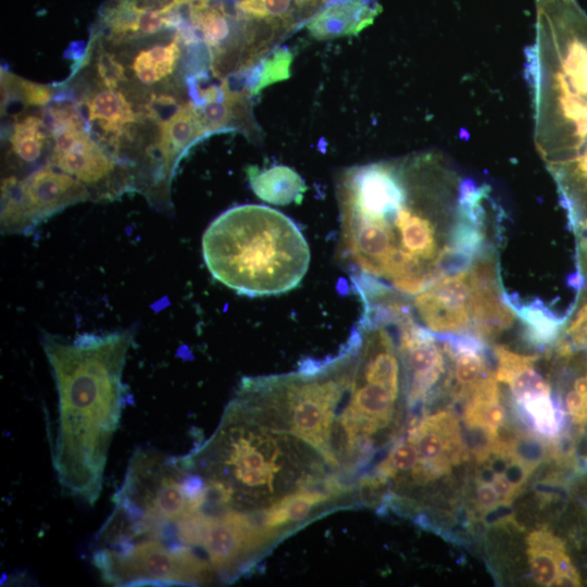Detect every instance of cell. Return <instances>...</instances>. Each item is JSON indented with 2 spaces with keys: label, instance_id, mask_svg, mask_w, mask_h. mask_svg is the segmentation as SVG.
Listing matches in <instances>:
<instances>
[{
  "label": "cell",
  "instance_id": "obj_1",
  "mask_svg": "<svg viewBox=\"0 0 587 587\" xmlns=\"http://www.w3.org/2000/svg\"><path fill=\"white\" fill-rule=\"evenodd\" d=\"M484 192L435 152L345 168L336 198L340 252L351 276L414 296L466 268L472 261L454 251L452 236Z\"/></svg>",
  "mask_w": 587,
  "mask_h": 587
},
{
  "label": "cell",
  "instance_id": "obj_2",
  "mask_svg": "<svg viewBox=\"0 0 587 587\" xmlns=\"http://www.w3.org/2000/svg\"><path fill=\"white\" fill-rule=\"evenodd\" d=\"M133 327L83 334L68 341L45 334L41 344L58 390L52 463L60 485L89 504L98 499L126 397L122 380Z\"/></svg>",
  "mask_w": 587,
  "mask_h": 587
},
{
  "label": "cell",
  "instance_id": "obj_3",
  "mask_svg": "<svg viewBox=\"0 0 587 587\" xmlns=\"http://www.w3.org/2000/svg\"><path fill=\"white\" fill-rule=\"evenodd\" d=\"M212 276L249 297L296 288L310 264V249L298 226L264 205L234 207L218 215L202 236Z\"/></svg>",
  "mask_w": 587,
  "mask_h": 587
},
{
  "label": "cell",
  "instance_id": "obj_4",
  "mask_svg": "<svg viewBox=\"0 0 587 587\" xmlns=\"http://www.w3.org/2000/svg\"><path fill=\"white\" fill-rule=\"evenodd\" d=\"M90 197L86 186L72 175L46 166L18 180L8 177L1 186V232L30 233L64 208Z\"/></svg>",
  "mask_w": 587,
  "mask_h": 587
},
{
  "label": "cell",
  "instance_id": "obj_5",
  "mask_svg": "<svg viewBox=\"0 0 587 587\" xmlns=\"http://www.w3.org/2000/svg\"><path fill=\"white\" fill-rule=\"evenodd\" d=\"M472 291L467 266L438 277L409 303L414 319L434 334H471Z\"/></svg>",
  "mask_w": 587,
  "mask_h": 587
},
{
  "label": "cell",
  "instance_id": "obj_6",
  "mask_svg": "<svg viewBox=\"0 0 587 587\" xmlns=\"http://www.w3.org/2000/svg\"><path fill=\"white\" fill-rule=\"evenodd\" d=\"M407 439L417 450V462L410 471L416 484H426L448 474L453 465L467 458L459 421L450 411L413 421Z\"/></svg>",
  "mask_w": 587,
  "mask_h": 587
},
{
  "label": "cell",
  "instance_id": "obj_7",
  "mask_svg": "<svg viewBox=\"0 0 587 587\" xmlns=\"http://www.w3.org/2000/svg\"><path fill=\"white\" fill-rule=\"evenodd\" d=\"M50 133L54 138L52 166L85 186H97L110 178L115 161L85 132L82 118L59 124Z\"/></svg>",
  "mask_w": 587,
  "mask_h": 587
},
{
  "label": "cell",
  "instance_id": "obj_8",
  "mask_svg": "<svg viewBox=\"0 0 587 587\" xmlns=\"http://www.w3.org/2000/svg\"><path fill=\"white\" fill-rule=\"evenodd\" d=\"M530 575L540 586H582V577L573 564L565 542L546 528L529 533L526 539Z\"/></svg>",
  "mask_w": 587,
  "mask_h": 587
},
{
  "label": "cell",
  "instance_id": "obj_9",
  "mask_svg": "<svg viewBox=\"0 0 587 587\" xmlns=\"http://www.w3.org/2000/svg\"><path fill=\"white\" fill-rule=\"evenodd\" d=\"M379 10L375 0H336L321 9L305 25L319 40L352 36L367 27Z\"/></svg>",
  "mask_w": 587,
  "mask_h": 587
},
{
  "label": "cell",
  "instance_id": "obj_10",
  "mask_svg": "<svg viewBox=\"0 0 587 587\" xmlns=\"http://www.w3.org/2000/svg\"><path fill=\"white\" fill-rule=\"evenodd\" d=\"M208 133L200 112L191 102L178 107L161 123L155 157L162 163L164 177L171 179L180 157Z\"/></svg>",
  "mask_w": 587,
  "mask_h": 587
},
{
  "label": "cell",
  "instance_id": "obj_11",
  "mask_svg": "<svg viewBox=\"0 0 587 587\" xmlns=\"http://www.w3.org/2000/svg\"><path fill=\"white\" fill-rule=\"evenodd\" d=\"M222 97L198 108L208 135L223 130H238L258 141L262 130L254 120L250 96L246 91L230 89L227 78L220 85Z\"/></svg>",
  "mask_w": 587,
  "mask_h": 587
},
{
  "label": "cell",
  "instance_id": "obj_12",
  "mask_svg": "<svg viewBox=\"0 0 587 587\" xmlns=\"http://www.w3.org/2000/svg\"><path fill=\"white\" fill-rule=\"evenodd\" d=\"M497 358L496 379L509 386L517 404L540 395L552 394L549 383L535 369L537 354L516 353L504 346L494 348Z\"/></svg>",
  "mask_w": 587,
  "mask_h": 587
},
{
  "label": "cell",
  "instance_id": "obj_13",
  "mask_svg": "<svg viewBox=\"0 0 587 587\" xmlns=\"http://www.w3.org/2000/svg\"><path fill=\"white\" fill-rule=\"evenodd\" d=\"M496 376L489 374L469 394L463 421L471 429L483 432L487 440L495 438L507 419Z\"/></svg>",
  "mask_w": 587,
  "mask_h": 587
},
{
  "label": "cell",
  "instance_id": "obj_14",
  "mask_svg": "<svg viewBox=\"0 0 587 587\" xmlns=\"http://www.w3.org/2000/svg\"><path fill=\"white\" fill-rule=\"evenodd\" d=\"M249 184L253 192L263 201L276 205L300 203L307 186L301 176L286 165H274L260 170L249 166Z\"/></svg>",
  "mask_w": 587,
  "mask_h": 587
},
{
  "label": "cell",
  "instance_id": "obj_15",
  "mask_svg": "<svg viewBox=\"0 0 587 587\" xmlns=\"http://www.w3.org/2000/svg\"><path fill=\"white\" fill-rule=\"evenodd\" d=\"M88 118L97 122L107 134L120 135L136 115L124 95L111 88L96 93L87 102Z\"/></svg>",
  "mask_w": 587,
  "mask_h": 587
},
{
  "label": "cell",
  "instance_id": "obj_16",
  "mask_svg": "<svg viewBox=\"0 0 587 587\" xmlns=\"http://www.w3.org/2000/svg\"><path fill=\"white\" fill-rule=\"evenodd\" d=\"M292 53L288 49H276L247 71L245 91L249 96L260 93L264 88L290 77Z\"/></svg>",
  "mask_w": 587,
  "mask_h": 587
},
{
  "label": "cell",
  "instance_id": "obj_17",
  "mask_svg": "<svg viewBox=\"0 0 587 587\" xmlns=\"http://www.w3.org/2000/svg\"><path fill=\"white\" fill-rule=\"evenodd\" d=\"M48 126L42 118L28 115L15 122L10 136L14 154L24 163L36 162L42 153Z\"/></svg>",
  "mask_w": 587,
  "mask_h": 587
},
{
  "label": "cell",
  "instance_id": "obj_18",
  "mask_svg": "<svg viewBox=\"0 0 587 587\" xmlns=\"http://www.w3.org/2000/svg\"><path fill=\"white\" fill-rule=\"evenodd\" d=\"M2 104L7 105L13 97L29 105H45L52 98L50 87L24 78L2 73L1 75Z\"/></svg>",
  "mask_w": 587,
  "mask_h": 587
},
{
  "label": "cell",
  "instance_id": "obj_19",
  "mask_svg": "<svg viewBox=\"0 0 587 587\" xmlns=\"http://www.w3.org/2000/svg\"><path fill=\"white\" fill-rule=\"evenodd\" d=\"M180 41L174 35V38L165 45H155L147 50L160 78L172 74L180 54Z\"/></svg>",
  "mask_w": 587,
  "mask_h": 587
},
{
  "label": "cell",
  "instance_id": "obj_20",
  "mask_svg": "<svg viewBox=\"0 0 587 587\" xmlns=\"http://www.w3.org/2000/svg\"><path fill=\"white\" fill-rule=\"evenodd\" d=\"M97 72L100 82L107 88L114 89L120 83L126 80L124 66L112 54L104 51L98 57Z\"/></svg>",
  "mask_w": 587,
  "mask_h": 587
},
{
  "label": "cell",
  "instance_id": "obj_21",
  "mask_svg": "<svg viewBox=\"0 0 587 587\" xmlns=\"http://www.w3.org/2000/svg\"><path fill=\"white\" fill-rule=\"evenodd\" d=\"M476 505L480 512L485 513L495 510L498 505H503L490 482L477 478Z\"/></svg>",
  "mask_w": 587,
  "mask_h": 587
},
{
  "label": "cell",
  "instance_id": "obj_22",
  "mask_svg": "<svg viewBox=\"0 0 587 587\" xmlns=\"http://www.w3.org/2000/svg\"><path fill=\"white\" fill-rule=\"evenodd\" d=\"M132 67L137 79L142 84L151 85L161 79L147 50H141L135 57Z\"/></svg>",
  "mask_w": 587,
  "mask_h": 587
},
{
  "label": "cell",
  "instance_id": "obj_23",
  "mask_svg": "<svg viewBox=\"0 0 587 587\" xmlns=\"http://www.w3.org/2000/svg\"><path fill=\"white\" fill-rule=\"evenodd\" d=\"M583 460H584V461H583L584 464L587 466V454H585V455L583 457Z\"/></svg>",
  "mask_w": 587,
  "mask_h": 587
}]
</instances>
